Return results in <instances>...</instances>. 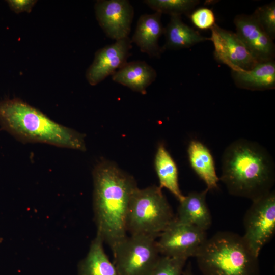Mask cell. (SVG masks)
<instances>
[{
	"instance_id": "cell-1",
	"label": "cell",
	"mask_w": 275,
	"mask_h": 275,
	"mask_svg": "<svg viewBox=\"0 0 275 275\" xmlns=\"http://www.w3.org/2000/svg\"><path fill=\"white\" fill-rule=\"evenodd\" d=\"M93 175L97 234L112 249L127 236L128 206L138 186L132 176L109 161L97 164Z\"/></svg>"
},
{
	"instance_id": "cell-2",
	"label": "cell",
	"mask_w": 275,
	"mask_h": 275,
	"mask_svg": "<svg viewBox=\"0 0 275 275\" xmlns=\"http://www.w3.org/2000/svg\"><path fill=\"white\" fill-rule=\"evenodd\" d=\"M274 170L265 149L256 143L239 140L225 151L219 180L230 194L253 201L271 191Z\"/></svg>"
},
{
	"instance_id": "cell-3",
	"label": "cell",
	"mask_w": 275,
	"mask_h": 275,
	"mask_svg": "<svg viewBox=\"0 0 275 275\" xmlns=\"http://www.w3.org/2000/svg\"><path fill=\"white\" fill-rule=\"evenodd\" d=\"M2 128L22 142H38L85 151V136L50 119L18 98L0 102Z\"/></svg>"
},
{
	"instance_id": "cell-4",
	"label": "cell",
	"mask_w": 275,
	"mask_h": 275,
	"mask_svg": "<svg viewBox=\"0 0 275 275\" xmlns=\"http://www.w3.org/2000/svg\"><path fill=\"white\" fill-rule=\"evenodd\" d=\"M203 275H259L258 257L242 236L218 232L207 238L195 256Z\"/></svg>"
},
{
	"instance_id": "cell-5",
	"label": "cell",
	"mask_w": 275,
	"mask_h": 275,
	"mask_svg": "<svg viewBox=\"0 0 275 275\" xmlns=\"http://www.w3.org/2000/svg\"><path fill=\"white\" fill-rule=\"evenodd\" d=\"M175 218L172 207L159 186L136 188L130 198L126 229L130 235L156 238Z\"/></svg>"
},
{
	"instance_id": "cell-6",
	"label": "cell",
	"mask_w": 275,
	"mask_h": 275,
	"mask_svg": "<svg viewBox=\"0 0 275 275\" xmlns=\"http://www.w3.org/2000/svg\"><path fill=\"white\" fill-rule=\"evenodd\" d=\"M112 250L119 275H151L161 256L156 238L145 235L127 236Z\"/></svg>"
},
{
	"instance_id": "cell-7",
	"label": "cell",
	"mask_w": 275,
	"mask_h": 275,
	"mask_svg": "<svg viewBox=\"0 0 275 275\" xmlns=\"http://www.w3.org/2000/svg\"><path fill=\"white\" fill-rule=\"evenodd\" d=\"M243 218L242 236L253 253L259 257L263 246L275 232V194L274 191L252 201Z\"/></svg>"
},
{
	"instance_id": "cell-8",
	"label": "cell",
	"mask_w": 275,
	"mask_h": 275,
	"mask_svg": "<svg viewBox=\"0 0 275 275\" xmlns=\"http://www.w3.org/2000/svg\"><path fill=\"white\" fill-rule=\"evenodd\" d=\"M207 238L205 231L175 218L156 242L160 255L187 260L196 256Z\"/></svg>"
},
{
	"instance_id": "cell-9",
	"label": "cell",
	"mask_w": 275,
	"mask_h": 275,
	"mask_svg": "<svg viewBox=\"0 0 275 275\" xmlns=\"http://www.w3.org/2000/svg\"><path fill=\"white\" fill-rule=\"evenodd\" d=\"M209 38L214 46V56L231 71L249 70L258 62L253 57L236 33L224 29L217 24L210 29Z\"/></svg>"
},
{
	"instance_id": "cell-10",
	"label": "cell",
	"mask_w": 275,
	"mask_h": 275,
	"mask_svg": "<svg viewBox=\"0 0 275 275\" xmlns=\"http://www.w3.org/2000/svg\"><path fill=\"white\" fill-rule=\"evenodd\" d=\"M96 19L106 35L118 40L129 37L134 9L127 0H99L95 5Z\"/></svg>"
},
{
	"instance_id": "cell-11",
	"label": "cell",
	"mask_w": 275,
	"mask_h": 275,
	"mask_svg": "<svg viewBox=\"0 0 275 275\" xmlns=\"http://www.w3.org/2000/svg\"><path fill=\"white\" fill-rule=\"evenodd\" d=\"M131 48V38L127 37L98 49L86 71L89 84L95 86L112 75L127 62Z\"/></svg>"
},
{
	"instance_id": "cell-12",
	"label": "cell",
	"mask_w": 275,
	"mask_h": 275,
	"mask_svg": "<svg viewBox=\"0 0 275 275\" xmlns=\"http://www.w3.org/2000/svg\"><path fill=\"white\" fill-rule=\"evenodd\" d=\"M236 34L258 63L273 60V40L265 33L254 14L237 15L234 20Z\"/></svg>"
},
{
	"instance_id": "cell-13",
	"label": "cell",
	"mask_w": 275,
	"mask_h": 275,
	"mask_svg": "<svg viewBox=\"0 0 275 275\" xmlns=\"http://www.w3.org/2000/svg\"><path fill=\"white\" fill-rule=\"evenodd\" d=\"M162 14H144L137 22L135 32L131 38L141 52L150 57L159 58L163 51L158 44L160 36L164 34V28L161 21Z\"/></svg>"
},
{
	"instance_id": "cell-14",
	"label": "cell",
	"mask_w": 275,
	"mask_h": 275,
	"mask_svg": "<svg viewBox=\"0 0 275 275\" xmlns=\"http://www.w3.org/2000/svg\"><path fill=\"white\" fill-rule=\"evenodd\" d=\"M208 190L193 191L179 201L175 218L206 231L212 224V216L206 201Z\"/></svg>"
},
{
	"instance_id": "cell-15",
	"label": "cell",
	"mask_w": 275,
	"mask_h": 275,
	"mask_svg": "<svg viewBox=\"0 0 275 275\" xmlns=\"http://www.w3.org/2000/svg\"><path fill=\"white\" fill-rule=\"evenodd\" d=\"M156 77V71L152 66L138 60L127 62L112 75V79L132 91L145 94Z\"/></svg>"
},
{
	"instance_id": "cell-16",
	"label": "cell",
	"mask_w": 275,
	"mask_h": 275,
	"mask_svg": "<svg viewBox=\"0 0 275 275\" xmlns=\"http://www.w3.org/2000/svg\"><path fill=\"white\" fill-rule=\"evenodd\" d=\"M235 85L252 91L273 89L275 87V63L273 60L258 63L249 70L232 71Z\"/></svg>"
},
{
	"instance_id": "cell-17",
	"label": "cell",
	"mask_w": 275,
	"mask_h": 275,
	"mask_svg": "<svg viewBox=\"0 0 275 275\" xmlns=\"http://www.w3.org/2000/svg\"><path fill=\"white\" fill-rule=\"evenodd\" d=\"M187 152L192 169L205 183L206 189L208 191L216 188L219 178L208 148L201 142L193 140L189 144Z\"/></svg>"
},
{
	"instance_id": "cell-18",
	"label": "cell",
	"mask_w": 275,
	"mask_h": 275,
	"mask_svg": "<svg viewBox=\"0 0 275 275\" xmlns=\"http://www.w3.org/2000/svg\"><path fill=\"white\" fill-rule=\"evenodd\" d=\"M164 35L166 42L162 47L163 51L167 49H180L189 48L201 42L209 40L193 28L184 23L180 16H172Z\"/></svg>"
},
{
	"instance_id": "cell-19",
	"label": "cell",
	"mask_w": 275,
	"mask_h": 275,
	"mask_svg": "<svg viewBox=\"0 0 275 275\" xmlns=\"http://www.w3.org/2000/svg\"><path fill=\"white\" fill-rule=\"evenodd\" d=\"M103 240L97 234L89 252L78 265V275H119L103 248Z\"/></svg>"
},
{
	"instance_id": "cell-20",
	"label": "cell",
	"mask_w": 275,
	"mask_h": 275,
	"mask_svg": "<svg viewBox=\"0 0 275 275\" xmlns=\"http://www.w3.org/2000/svg\"><path fill=\"white\" fill-rule=\"evenodd\" d=\"M154 166L160 188L168 189L180 201L184 196L178 183V173L176 164L163 144H159L154 159Z\"/></svg>"
},
{
	"instance_id": "cell-21",
	"label": "cell",
	"mask_w": 275,
	"mask_h": 275,
	"mask_svg": "<svg viewBox=\"0 0 275 275\" xmlns=\"http://www.w3.org/2000/svg\"><path fill=\"white\" fill-rule=\"evenodd\" d=\"M143 3L155 12L172 16L189 14L199 3L197 0H145Z\"/></svg>"
},
{
	"instance_id": "cell-22",
	"label": "cell",
	"mask_w": 275,
	"mask_h": 275,
	"mask_svg": "<svg viewBox=\"0 0 275 275\" xmlns=\"http://www.w3.org/2000/svg\"><path fill=\"white\" fill-rule=\"evenodd\" d=\"M186 261L161 255L151 275H182Z\"/></svg>"
},
{
	"instance_id": "cell-23",
	"label": "cell",
	"mask_w": 275,
	"mask_h": 275,
	"mask_svg": "<svg viewBox=\"0 0 275 275\" xmlns=\"http://www.w3.org/2000/svg\"><path fill=\"white\" fill-rule=\"evenodd\" d=\"M253 14L265 33L273 41L275 39L274 1L258 7Z\"/></svg>"
},
{
	"instance_id": "cell-24",
	"label": "cell",
	"mask_w": 275,
	"mask_h": 275,
	"mask_svg": "<svg viewBox=\"0 0 275 275\" xmlns=\"http://www.w3.org/2000/svg\"><path fill=\"white\" fill-rule=\"evenodd\" d=\"M192 23L201 30L211 29L215 24L213 11L206 7L199 8L188 14Z\"/></svg>"
},
{
	"instance_id": "cell-25",
	"label": "cell",
	"mask_w": 275,
	"mask_h": 275,
	"mask_svg": "<svg viewBox=\"0 0 275 275\" xmlns=\"http://www.w3.org/2000/svg\"><path fill=\"white\" fill-rule=\"evenodd\" d=\"M10 9L16 13L30 12L36 3L33 0H8L7 1Z\"/></svg>"
},
{
	"instance_id": "cell-26",
	"label": "cell",
	"mask_w": 275,
	"mask_h": 275,
	"mask_svg": "<svg viewBox=\"0 0 275 275\" xmlns=\"http://www.w3.org/2000/svg\"><path fill=\"white\" fill-rule=\"evenodd\" d=\"M182 275H193L190 264H189L188 266L184 270Z\"/></svg>"
}]
</instances>
